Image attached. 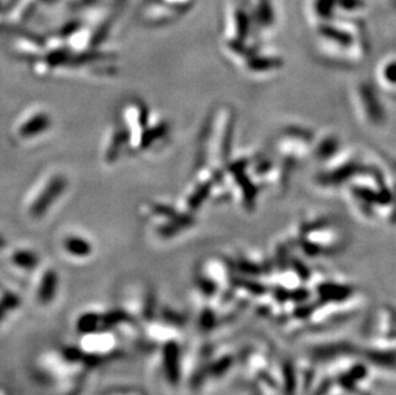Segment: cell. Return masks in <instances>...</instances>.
Wrapping results in <instances>:
<instances>
[{
  "instance_id": "cell-1",
  "label": "cell",
  "mask_w": 396,
  "mask_h": 395,
  "mask_svg": "<svg viewBox=\"0 0 396 395\" xmlns=\"http://www.w3.org/2000/svg\"><path fill=\"white\" fill-rule=\"evenodd\" d=\"M71 188V178L62 168H50L38 176L21 202V213L28 222H41L58 208Z\"/></svg>"
},
{
  "instance_id": "cell-2",
  "label": "cell",
  "mask_w": 396,
  "mask_h": 395,
  "mask_svg": "<svg viewBox=\"0 0 396 395\" xmlns=\"http://www.w3.org/2000/svg\"><path fill=\"white\" fill-rule=\"evenodd\" d=\"M54 129V117L43 104H31L21 110L11 127V137L21 147H31L45 140Z\"/></svg>"
},
{
  "instance_id": "cell-3",
  "label": "cell",
  "mask_w": 396,
  "mask_h": 395,
  "mask_svg": "<svg viewBox=\"0 0 396 395\" xmlns=\"http://www.w3.org/2000/svg\"><path fill=\"white\" fill-rule=\"evenodd\" d=\"M149 117L148 109L139 99L130 98L126 102L122 103L117 121L128 135V153H139L141 139L147 129Z\"/></svg>"
},
{
  "instance_id": "cell-4",
  "label": "cell",
  "mask_w": 396,
  "mask_h": 395,
  "mask_svg": "<svg viewBox=\"0 0 396 395\" xmlns=\"http://www.w3.org/2000/svg\"><path fill=\"white\" fill-rule=\"evenodd\" d=\"M128 153V135L118 121L112 123L104 132L101 143V159L106 166H113Z\"/></svg>"
},
{
  "instance_id": "cell-5",
  "label": "cell",
  "mask_w": 396,
  "mask_h": 395,
  "mask_svg": "<svg viewBox=\"0 0 396 395\" xmlns=\"http://www.w3.org/2000/svg\"><path fill=\"white\" fill-rule=\"evenodd\" d=\"M60 244L62 251L74 258H88L94 253V244L91 239L76 229H68L63 232L60 238Z\"/></svg>"
},
{
  "instance_id": "cell-6",
  "label": "cell",
  "mask_w": 396,
  "mask_h": 395,
  "mask_svg": "<svg viewBox=\"0 0 396 395\" xmlns=\"http://www.w3.org/2000/svg\"><path fill=\"white\" fill-rule=\"evenodd\" d=\"M11 261L14 266L20 267L22 270H33L40 263L38 253L27 246L16 248L11 256Z\"/></svg>"
},
{
  "instance_id": "cell-7",
  "label": "cell",
  "mask_w": 396,
  "mask_h": 395,
  "mask_svg": "<svg viewBox=\"0 0 396 395\" xmlns=\"http://www.w3.org/2000/svg\"><path fill=\"white\" fill-rule=\"evenodd\" d=\"M57 284H58L57 273L54 271L53 268L45 270V273L43 275V280H41L40 290H39L41 302L47 303L52 300L54 293H55Z\"/></svg>"
},
{
  "instance_id": "cell-8",
  "label": "cell",
  "mask_w": 396,
  "mask_h": 395,
  "mask_svg": "<svg viewBox=\"0 0 396 395\" xmlns=\"http://www.w3.org/2000/svg\"><path fill=\"white\" fill-rule=\"evenodd\" d=\"M18 303V299L12 295V294H6V297L1 300L0 303V317L4 314V312L9 309V308H13V307L17 306Z\"/></svg>"
}]
</instances>
